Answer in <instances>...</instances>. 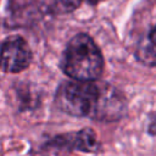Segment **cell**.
Wrapping results in <instances>:
<instances>
[{
	"label": "cell",
	"instance_id": "obj_2",
	"mask_svg": "<svg viewBox=\"0 0 156 156\" xmlns=\"http://www.w3.org/2000/svg\"><path fill=\"white\" fill-rule=\"evenodd\" d=\"M61 68L76 80H96L104 71V58L94 40L85 33L74 35L67 44Z\"/></svg>",
	"mask_w": 156,
	"mask_h": 156
},
{
	"label": "cell",
	"instance_id": "obj_5",
	"mask_svg": "<svg viewBox=\"0 0 156 156\" xmlns=\"http://www.w3.org/2000/svg\"><path fill=\"white\" fill-rule=\"evenodd\" d=\"M136 56L140 61L147 65L156 63V26L150 30L146 41L139 45Z\"/></svg>",
	"mask_w": 156,
	"mask_h": 156
},
{
	"label": "cell",
	"instance_id": "obj_1",
	"mask_svg": "<svg viewBox=\"0 0 156 156\" xmlns=\"http://www.w3.org/2000/svg\"><path fill=\"white\" fill-rule=\"evenodd\" d=\"M55 101L60 110L74 117H90L100 121H115L123 116V96L107 84L94 80L63 82L58 87Z\"/></svg>",
	"mask_w": 156,
	"mask_h": 156
},
{
	"label": "cell",
	"instance_id": "obj_4",
	"mask_svg": "<svg viewBox=\"0 0 156 156\" xmlns=\"http://www.w3.org/2000/svg\"><path fill=\"white\" fill-rule=\"evenodd\" d=\"M51 145L58 149L78 150L84 152H95L99 150V141L96 139V134L93 129L85 128L79 132H73L68 134L57 135L52 141Z\"/></svg>",
	"mask_w": 156,
	"mask_h": 156
},
{
	"label": "cell",
	"instance_id": "obj_7",
	"mask_svg": "<svg viewBox=\"0 0 156 156\" xmlns=\"http://www.w3.org/2000/svg\"><path fill=\"white\" fill-rule=\"evenodd\" d=\"M87 1H88L90 5H96V4H98L99 1H101V0H87Z\"/></svg>",
	"mask_w": 156,
	"mask_h": 156
},
{
	"label": "cell",
	"instance_id": "obj_3",
	"mask_svg": "<svg viewBox=\"0 0 156 156\" xmlns=\"http://www.w3.org/2000/svg\"><path fill=\"white\" fill-rule=\"evenodd\" d=\"M32 61V51L22 37H10L0 45V69L7 73H18L26 69Z\"/></svg>",
	"mask_w": 156,
	"mask_h": 156
},
{
	"label": "cell",
	"instance_id": "obj_6",
	"mask_svg": "<svg viewBox=\"0 0 156 156\" xmlns=\"http://www.w3.org/2000/svg\"><path fill=\"white\" fill-rule=\"evenodd\" d=\"M82 0H57V11L58 12H71L80 5Z\"/></svg>",
	"mask_w": 156,
	"mask_h": 156
}]
</instances>
